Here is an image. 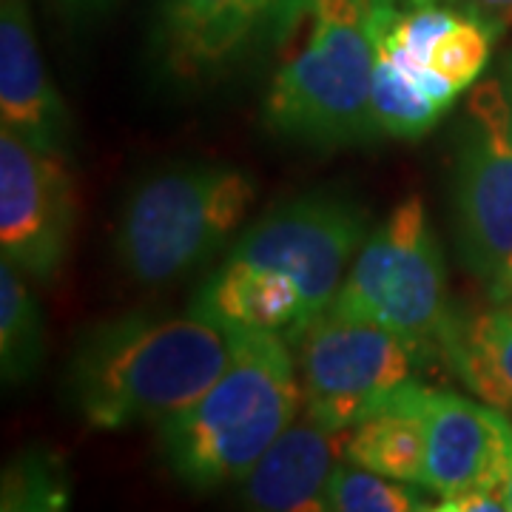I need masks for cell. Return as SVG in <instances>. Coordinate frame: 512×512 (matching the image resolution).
Wrapping results in <instances>:
<instances>
[{
    "label": "cell",
    "instance_id": "obj_26",
    "mask_svg": "<svg viewBox=\"0 0 512 512\" xmlns=\"http://www.w3.org/2000/svg\"><path fill=\"white\" fill-rule=\"evenodd\" d=\"M501 80H504V89H507V97H510V109H512V52L504 57V69H501Z\"/></svg>",
    "mask_w": 512,
    "mask_h": 512
},
{
    "label": "cell",
    "instance_id": "obj_21",
    "mask_svg": "<svg viewBox=\"0 0 512 512\" xmlns=\"http://www.w3.org/2000/svg\"><path fill=\"white\" fill-rule=\"evenodd\" d=\"M495 32L473 15L461 12L430 52V69L444 77L458 94L470 92L493 52Z\"/></svg>",
    "mask_w": 512,
    "mask_h": 512
},
{
    "label": "cell",
    "instance_id": "obj_15",
    "mask_svg": "<svg viewBox=\"0 0 512 512\" xmlns=\"http://www.w3.org/2000/svg\"><path fill=\"white\" fill-rule=\"evenodd\" d=\"M427 399L430 390L407 382L345 436V461L382 476L421 484L427 461Z\"/></svg>",
    "mask_w": 512,
    "mask_h": 512
},
{
    "label": "cell",
    "instance_id": "obj_3",
    "mask_svg": "<svg viewBox=\"0 0 512 512\" xmlns=\"http://www.w3.org/2000/svg\"><path fill=\"white\" fill-rule=\"evenodd\" d=\"M373 3L311 0V32L271 80L265 128L302 146H353L382 137L373 114Z\"/></svg>",
    "mask_w": 512,
    "mask_h": 512
},
{
    "label": "cell",
    "instance_id": "obj_18",
    "mask_svg": "<svg viewBox=\"0 0 512 512\" xmlns=\"http://www.w3.org/2000/svg\"><path fill=\"white\" fill-rule=\"evenodd\" d=\"M370 94H373V114L382 128V137H393V140H419L436 128L441 114H447L439 100L424 92L382 46H376Z\"/></svg>",
    "mask_w": 512,
    "mask_h": 512
},
{
    "label": "cell",
    "instance_id": "obj_10",
    "mask_svg": "<svg viewBox=\"0 0 512 512\" xmlns=\"http://www.w3.org/2000/svg\"><path fill=\"white\" fill-rule=\"evenodd\" d=\"M77 188L69 157L0 128V248L40 285L55 282L72 248Z\"/></svg>",
    "mask_w": 512,
    "mask_h": 512
},
{
    "label": "cell",
    "instance_id": "obj_14",
    "mask_svg": "<svg viewBox=\"0 0 512 512\" xmlns=\"http://www.w3.org/2000/svg\"><path fill=\"white\" fill-rule=\"evenodd\" d=\"M188 311L228 333H276L291 345L313 322L308 299L291 276L259 271L231 256L202 282Z\"/></svg>",
    "mask_w": 512,
    "mask_h": 512
},
{
    "label": "cell",
    "instance_id": "obj_20",
    "mask_svg": "<svg viewBox=\"0 0 512 512\" xmlns=\"http://www.w3.org/2000/svg\"><path fill=\"white\" fill-rule=\"evenodd\" d=\"M433 512V504L410 481L382 476L365 467H336L325 512Z\"/></svg>",
    "mask_w": 512,
    "mask_h": 512
},
{
    "label": "cell",
    "instance_id": "obj_2",
    "mask_svg": "<svg viewBox=\"0 0 512 512\" xmlns=\"http://www.w3.org/2000/svg\"><path fill=\"white\" fill-rule=\"evenodd\" d=\"M305 404L296 353L276 333H234L231 362L200 399L157 424V450L188 490L242 484Z\"/></svg>",
    "mask_w": 512,
    "mask_h": 512
},
{
    "label": "cell",
    "instance_id": "obj_28",
    "mask_svg": "<svg viewBox=\"0 0 512 512\" xmlns=\"http://www.w3.org/2000/svg\"><path fill=\"white\" fill-rule=\"evenodd\" d=\"M404 3H430V0H404Z\"/></svg>",
    "mask_w": 512,
    "mask_h": 512
},
{
    "label": "cell",
    "instance_id": "obj_5",
    "mask_svg": "<svg viewBox=\"0 0 512 512\" xmlns=\"http://www.w3.org/2000/svg\"><path fill=\"white\" fill-rule=\"evenodd\" d=\"M330 311L399 333L416 353L444 345L453 328L439 239L419 194L404 197L350 265Z\"/></svg>",
    "mask_w": 512,
    "mask_h": 512
},
{
    "label": "cell",
    "instance_id": "obj_24",
    "mask_svg": "<svg viewBox=\"0 0 512 512\" xmlns=\"http://www.w3.org/2000/svg\"><path fill=\"white\" fill-rule=\"evenodd\" d=\"M72 18H89V15H100L106 12L114 0H57Z\"/></svg>",
    "mask_w": 512,
    "mask_h": 512
},
{
    "label": "cell",
    "instance_id": "obj_8",
    "mask_svg": "<svg viewBox=\"0 0 512 512\" xmlns=\"http://www.w3.org/2000/svg\"><path fill=\"white\" fill-rule=\"evenodd\" d=\"M311 0H157L154 66L174 86H208L308 18Z\"/></svg>",
    "mask_w": 512,
    "mask_h": 512
},
{
    "label": "cell",
    "instance_id": "obj_25",
    "mask_svg": "<svg viewBox=\"0 0 512 512\" xmlns=\"http://www.w3.org/2000/svg\"><path fill=\"white\" fill-rule=\"evenodd\" d=\"M493 299L495 302H507V305H512V259L510 265H507L493 282Z\"/></svg>",
    "mask_w": 512,
    "mask_h": 512
},
{
    "label": "cell",
    "instance_id": "obj_23",
    "mask_svg": "<svg viewBox=\"0 0 512 512\" xmlns=\"http://www.w3.org/2000/svg\"><path fill=\"white\" fill-rule=\"evenodd\" d=\"M433 512H510L501 493H461L453 498H439Z\"/></svg>",
    "mask_w": 512,
    "mask_h": 512
},
{
    "label": "cell",
    "instance_id": "obj_11",
    "mask_svg": "<svg viewBox=\"0 0 512 512\" xmlns=\"http://www.w3.org/2000/svg\"><path fill=\"white\" fill-rule=\"evenodd\" d=\"M512 470V421L504 410L430 390L424 481L439 498L501 493ZM507 498V495H504Z\"/></svg>",
    "mask_w": 512,
    "mask_h": 512
},
{
    "label": "cell",
    "instance_id": "obj_12",
    "mask_svg": "<svg viewBox=\"0 0 512 512\" xmlns=\"http://www.w3.org/2000/svg\"><path fill=\"white\" fill-rule=\"evenodd\" d=\"M0 128L72 157V114L49 77L29 0H0Z\"/></svg>",
    "mask_w": 512,
    "mask_h": 512
},
{
    "label": "cell",
    "instance_id": "obj_9",
    "mask_svg": "<svg viewBox=\"0 0 512 512\" xmlns=\"http://www.w3.org/2000/svg\"><path fill=\"white\" fill-rule=\"evenodd\" d=\"M367 239L365 211L348 197L316 191L271 208L231 248V259L291 276L313 319L333 305Z\"/></svg>",
    "mask_w": 512,
    "mask_h": 512
},
{
    "label": "cell",
    "instance_id": "obj_16",
    "mask_svg": "<svg viewBox=\"0 0 512 512\" xmlns=\"http://www.w3.org/2000/svg\"><path fill=\"white\" fill-rule=\"evenodd\" d=\"M441 353L481 402L512 410V305L453 319Z\"/></svg>",
    "mask_w": 512,
    "mask_h": 512
},
{
    "label": "cell",
    "instance_id": "obj_22",
    "mask_svg": "<svg viewBox=\"0 0 512 512\" xmlns=\"http://www.w3.org/2000/svg\"><path fill=\"white\" fill-rule=\"evenodd\" d=\"M447 3L487 23L498 37L512 29V0H447Z\"/></svg>",
    "mask_w": 512,
    "mask_h": 512
},
{
    "label": "cell",
    "instance_id": "obj_19",
    "mask_svg": "<svg viewBox=\"0 0 512 512\" xmlns=\"http://www.w3.org/2000/svg\"><path fill=\"white\" fill-rule=\"evenodd\" d=\"M72 498V476L60 453L49 447L20 450L3 470L0 507L3 512L66 510Z\"/></svg>",
    "mask_w": 512,
    "mask_h": 512
},
{
    "label": "cell",
    "instance_id": "obj_4",
    "mask_svg": "<svg viewBox=\"0 0 512 512\" xmlns=\"http://www.w3.org/2000/svg\"><path fill=\"white\" fill-rule=\"evenodd\" d=\"M256 202V180L239 165H165L128 191L114 228L123 274L168 285L194 274L234 239Z\"/></svg>",
    "mask_w": 512,
    "mask_h": 512
},
{
    "label": "cell",
    "instance_id": "obj_13",
    "mask_svg": "<svg viewBox=\"0 0 512 512\" xmlns=\"http://www.w3.org/2000/svg\"><path fill=\"white\" fill-rule=\"evenodd\" d=\"M345 436L348 430H328L311 416L293 421L245 476L242 504L262 512H325Z\"/></svg>",
    "mask_w": 512,
    "mask_h": 512
},
{
    "label": "cell",
    "instance_id": "obj_17",
    "mask_svg": "<svg viewBox=\"0 0 512 512\" xmlns=\"http://www.w3.org/2000/svg\"><path fill=\"white\" fill-rule=\"evenodd\" d=\"M26 279L15 262H0V376L6 387L32 382L46 356L43 313Z\"/></svg>",
    "mask_w": 512,
    "mask_h": 512
},
{
    "label": "cell",
    "instance_id": "obj_1",
    "mask_svg": "<svg viewBox=\"0 0 512 512\" xmlns=\"http://www.w3.org/2000/svg\"><path fill=\"white\" fill-rule=\"evenodd\" d=\"M234 333L197 313H123L80 333L63 399L94 430H128L177 416L231 362Z\"/></svg>",
    "mask_w": 512,
    "mask_h": 512
},
{
    "label": "cell",
    "instance_id": "obj_27",
    "mask_svg": "<svg viewBox=\"0 0 512 512\" xmlns=\"http://www.w3.org/2000/svg\"><path fill=\"white\" fill-rule=\"evenodd\" d=\"M504 495H507V510L512 512V470H510V478H507V487H504Z\"/></svg>",
    "mask_w": 512,
    "mask_h": 512
},
{
    "label": "cell",
    "instance_id": "obj_6",
    "mask_svg": "<svg viewBox=\"0 0 512 512\" xmlns=\"http://www.w3.org/2000/svg\"><path fill=\"white\" fill-rule=\"evenodd\" d=\"M305 410L328 430H350L413 382L419 353L384 325L325 311L293 339Z\"/></svg>",
    "mask_w": 512,
    "mask_h": 512
},
{
    "label": "cell",
    "instance_id": "obj_7",
    "mask_svg": "<svg viewBox=\"0 0 512 512\" xmlns=\"http://www.w3.org/2000/svg\"><path fill=\"white\" fill-rule=\"evenodd\" d=\"M453 231L461 265L495 282L512 259V109L504 80L470 89L453 163Z\"/></svg>",
    "mask_w": 512,
    "mask_h": 512
}]
</instances>
